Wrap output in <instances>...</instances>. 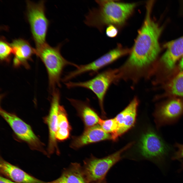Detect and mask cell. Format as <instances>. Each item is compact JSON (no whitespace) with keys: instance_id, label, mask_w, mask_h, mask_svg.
<instances>
[{"instance_id":"17","label":"cell","mask_w":183,"mask_h":183,"mask_svg":"<svg viewBox=\"0 0 183 183\" xmlns=\"http://www.w3.org/2000/svg\"><path fill=\"white\" fill-rule=\"evenodd\" d=\"M164 47L166 50L161 60L167 69H171L177 60L183 56V36L167 43Z\"/></svg>"},{"instance_id":"1","label":"cell","mask_w":183,"mask_h":183,"mask_svg":"<svg viewBox=\"0 0 183 183\" xmlns=\"http://www.w3.org/2000/svg\"><path fill=\"white\" fill-rule=\"evenodd\" d=\"M153 3L152 1L147 3L142 25L138 31L129 57L119 67L122 76L133 82H138L146 77L148 68L160 51L159 39L162 28L151 18Z\"/></svg>"},{"instance_id":"23","label":"cell","mask_w":183,"mask_h":183,"mask_svg":"<svg viewBox=\"0 0 183 183\" xmlns=\"http://www.w3.org/2000/svg\"><path fill=\"white\" fill-rule=\"evenodd\" d=\"M118 33V30L115 26L113 25L108 26L106 30V34L109 37L113 38L116 37Z\"/></svg>"},{"instance_id":"11","label":"cell","mask_w":183,"mask_h":183,"mask_svg":"<svg viewBox=\"0 0 183 183\" xmlns=\"http://www.w3.org/2000/svg\"><path fill=\"white\" fill-rule=\"evenodd\" d=\"M183 115V101L173 99L158 107L154 113L158 128L175 122Z\"/></svg>"},{"instance_id":"20","label":"cell","mask_w":183,"mask_h":183,"mask_svg":"<svg viewBox=\"0 0 183 183\" xmlns=\"http://www.w3.org/2000/svg\"><path fill=\"white\" fill-rule=\"evenodd\" d=\"M98 124L105 132L111 134L112 139L114 140L118 130V125L115 118L103 120L100 118Z\"/></svg>"},{"instance_id":"12","label":"cell","mask_w":183,"mask_h":183,"mask_svg":"<svg viewBox=\"0 0 183 183\" xmlns=\"http://www.w3.org/2000/svg\"><path fill=\"white\" fill-rule=\"evenodd\" d=\"M111 139V134L105 132L99 125H96L85 128L81 135L73 138L70 147L74 149H78L90 144Z\"/></svg>"},{"instance_id":"27","label":"cell","mask_w":183,"mask_h":183,"mask_svg":"<svg viewBox=\"0 0 183 183\" xmlns=\"http://www.w3.org/2000/svg\"><path fill=\"white\" fill-rule=\"evenodd\" d=\"M92 183H106L104 179L102 180L93 182Z\"/></svg>"},{"instance_id":"3","label":"cell","mask_w":183,"mask_h":183,"mask_svg":"<svg viewBox=\"0 0 183 183\" xmlns=\"http://www.w3.org/2000/svg\"><path fill=\"white\" fill-rule=\"evenodd\" d=\"M61 44L55 47L47 43L35 49V54L44 64L47 69L50 87L52 92L56 86H61V76L63 70L67 66L77 68L78 65L67 60L62 55L60 52Z\"/></svg>"},{"instance_id":"19","label":"cell","mask_w":183,"mask_h":183,"mask_svg":"<svg viewBox=\"0 0 183 183\" xmlns=\"http://www.w3.org/2000/svg\"><path fill=\"white\" fill-rule=\"evenodd\" d=\"M71 129L66 110L63 106L60 105L58 112L57 129L56 135L57 140L63 141L68 138Z\"/></svg>"},{"instance_id":"24","label":"cell","mask_w":183,"mask_h":183,"mask_svg":"<svg viewBox=\"0 0 183 183\" xmlns=\"http://www.w3.org/2000/svg\"><path fill=\"white\" fill-rule=\"evenodd\" d=\"M175 146L177 150L176 152L175 158H181L183 159V144L176 143Z\"/></svg>"},{"instance_id":"9","label":"cell","mask_w":183,"mask_h":183,"mask_svg":"<svg viewBox=\"0 0 183 183\" xmlns=\"http://www.w3.org/2000/svg\"><path fill=\"white\" fill-rule=\"evenodd\" d=\"M139 147L141 155L148 159L160 158L167 155L170 149L169 146L161 137L152 130L142 136Z\"/></svg>"},{"instance_id":"15","label":"cell","mask_w":183,"mask_h":183,"mask_svg":"<svg viewBox=\"0 0 183 183\" xmlns=\"http://www.w3.org/2000/svg\"><path fill=\"white\" fill-rule=\"evenodd\" d=\"M1 173L10 180L18 183H48L27 173L17 166L1 158Z\"/></svg>"},{"instance_id":"13","label":"cell","mask_w":183,"mask_h":183,"mask_svg":"<svg viewBox=\"0 0 183 183\" xmlns=\"http://www.w3.org/2000/svg\"><path fill=\"white\" fill-rule=\"evenodd\" d=\"M139 104L138 98L134 97L128 105L114 118L117 123L118 128L114 141L134 125Z\"/></svg>"},{"instance_id":"16","label":"cell","mask_w":183,"mask_h":183,"mask_svg":"<svg viewBox=\"0 0 183 183\" xmlns=\"http://www.w3.org/2000/svg\"><path fill=\"white\" fill-rule=\"evenodd\" d=\"M67 99L76 109L86 128L98 124L100 118L90 105L88 99L83 101L72 98H67Z\"/></svg>"},{"instance_id":"10","label":"cell","mask_w":183,"mask_h":183,"mask_svg":"<svg viewBox=\"0 0 183 183\" xmlns=\"http://www.w3.org/2000/svg\"><path fill=\"white\" fill-rule=\"evenodd\" d=\"M52 97L49 112L44 118L49 130V140L48 148L49 155L54 152L60 154L58 147L56 135L57 129L58 115L60 105V94L58 90L56 89L52 93Z\"/></svg>"},{"instance_id":"7","label":"cell","mask_w":183,"mask_h":183,"mask_svg":"<svg viewBox=\"0 0 183 183\" xmlns=\"http://www.w3.org/2000/svg\"><path fill=\"white\" fill-rule=\"evenodd\" d=\"M0 113L19 139L26 143L32 149L47 154L44 149V145L29 125L15 114L8 112L1 108Z\"/></svg>"},{"instance_id":"21","label":"cell","mask_w":183,"mask_h":183,"mask_svg":"<svg viewBox=\"0 0 183 183\" xmlns=\"http://www.w3.org/2000/svg\"><path fill=\"white\" fill-rule=\"evenodd\" d=\"M13 51L10 44L6 41L4 37H1L0 42V58L2 61L9 62Z\"/></svg>"},{"instance_id":"5","label":"cell","mask_w":183,"mask_h":183,"mask_svg":"<svg viewBox=\"0 0 183 183\" xmlns=\"http://www.w3.org/2000/svg\"><path fill=\"white\" fill-rule=\"evenodd\" d=\"M131 144L127 145L117 152L104 157L99 158L93 156L85 159L82 167L89 183L104 180L110 169L121 159L122 153Z\"/></svg>"},{"instance_id":"14","label":"cell","mask_w":183,"mask_h":183,"mask_svg":"<svg viewBox=\"0 0 183 183\" xmlns=\"http://www.w3.org/2000/svg\"><path fill=\"white\" fill-rule=\"evenodd\" d=\"M14 55L13 64L15 67L23 66L26 68L29 67L28 61L32 55L35 54V49L29 43L24 39H18L13 40L10 44Z\"/></svg>"},{"instance_id":"22","label":"cell","mask_w":183,"mask_h":183,"mask_svg":"<svg viewBox=\"0 0 183 183\" xmlns=\"http://www.w3.org/2000/svg\"><path fill=\"white\" fill-rule=\"evenodd\" d=\"M170 86L172 94L178 96H183V72L174 78Z\"/></svg>"},{"instance_id":"8","label":"cell","mask_w":183,"mask_h":183,"mask_svg":"<svg viewBox=\"0 0 183 183\" xmlns=\"http://www.w3.org/2000/svg\"><path fill=\"white\" fill-rule=\"evenodd\" d=\"M131 50L118 45L113 49L88 64L79 65L75 70L69 72L65 77V80H70L87 72L94 74L99 70L115 61L120 57L130 53Z\"/></svg>"},{"instance_id":"18","label":"cell","mask_w":183,"mask_h":183,"mask_svg":"<svg viewBox=\"0 0 183 183\" xmlns=\"http://www.w3.org/2000/svg\"><path fill=\"white\" fill-rule=\"evenodd\" d=\"M48 183H89L80 163H71L64 169L60 176Z\"/></svg>"},{"instance_id":"4","label":"cell","mask_w":183,"mask_h":183,"mask_svg":"<svg viewBox=\"0 0 183 183\" xmlns=\"http://www.w3.org/2000/svg\"><path fill=\"white\" fill-rule=\"evenodd\" d=\"M118 81V69H109L98 73L92 79L83 82L68 81L65 83L68 88L80 87L92 92L96 96L102 113L104 114L103 102L105 96L111 85Z\"/></svg>"},{"instance_id":"2","label":"cell","mask_w":183,"mask_h":183,"mask_svg":"<svg viewBox=\"0 0 183 183\" xmlns=\"http://www.w3.org/2000/svg\"><path fill=\"white\" fill-rule=\"evenodd\" d=\"M97 8L89 11L84 23L89 26L102 31L105 26L123 24L132 13L136 4L113 0H96Z\"/></svg>"},{"instance_id":"25","label":"cell","mask_w":183,"mask_h":183,"mask_svg":"<svg viewBox=\"0 0 183 183\" xmlns=\"http://www.w3.org/2000/svg\"><path fill=\"white\" fill-rule=\"evenodd\" d=\"M0 183H18L3 177L0 176Z\"/></svg>"},{"instance_id":"6","label":"cell","mask_w":183,"mask_h":183,"mask_svg":"<svg viewBox=\"0 0 183 183\" xmlns=\"http://www.w3.org/2000/svg\"><path fill=\"white\" fill-rule=\"evenodd\" d=\"M27 15L36 48L46 43L45 37L49 21L45 16L44 2L35 3L27 1Z\"/></svg>"},{"instance_id":"26","label":"cell","mask_w":183,"mask_h":183,"mask_svg":"<svg viewBox=\"0 0 183 183\" xmlns=\"http://www.w3.org/2000/svg\"><path fill=\"white\" fill-rule=\"evenodd\" d=\"M179 67L180 69L182 70H183V56L182 57L181 60L180 62Z\"/></svg>"}]
</instances>
